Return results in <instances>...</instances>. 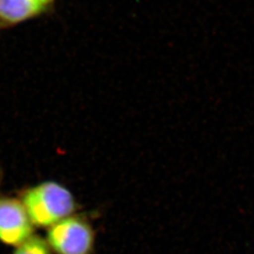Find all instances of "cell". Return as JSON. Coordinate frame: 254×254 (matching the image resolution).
<instances>
[{"label": "cell", "mask_w": 254, "mask_h": 254, "mask_svg": "<svg viewBox=\"0 0 254 254\" xmlns=\"http://www.w3.org/2000/svg\"><path fill=\"white\" fill-rule=\"evenodd\" d=\"M20 200L34 227L49 228L72 216L77 203L71 191L62 184L46 181L22 191Z\"/></svg>", "instance_id": "obj_1"}, {"label": "cell", "mask_w": 254, "mask_h": 254, "mask_svg": "<svg viewBox=\"0 0 254 254\" xmlns=\"http://www.w3.org/2000/svg\"><path fill=\"white\" fill-rule=\"evenodd\" d=\"M46 241L56 254H92L95 232L87 218L72 215L48 228Z\"/></svg>", "instance_id": "obj_2"}, {"label": "cell", "mask_w": 254, "mask_h": 254, "mask_svg": "<svg viewBox=\"0 0 254 254\" xmlns=\"http://www.w3.org/2000/svg\"><path fill=\"white\" fill-rule=\"evenodd\" d=\"M34 225L20 199L0 196V242L17 247L33 236Z\"/></svg>", "instance_id": "obj_3"}, {"label": "cell", "mask_w": 254, "mask_h": 254, "mask_svg": "<svg viewBox=\"0 0 254 254\" xmlns=\"http://www.w3.org/2000/svg\"><path fill=\"white\" fill-rule=\"evenodd\" d=\"M53 0H0V19L17 23L42 12Z\"/></svg>", "instance_id": "obj_4"}, {"label": "cell", "mask_w": 254, "mask_h": 254, "mask_svg": "<svg viewBox=\"0 0 254 254\" xmlns=\"http://www.w3.org/2000/svg\"><path fill=\"white\" fill-rule=\"evenodd\" d=\"M12 254H52V251L46 239L33 235L25 242L15 247Z\"/></svg>", "instance_id": "obj_5"}]
</instances>
